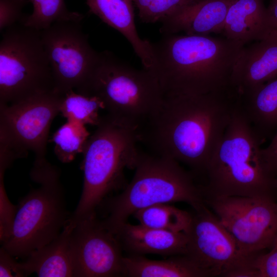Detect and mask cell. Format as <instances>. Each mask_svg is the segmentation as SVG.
<instances>
[{
    "instance_id": "obj_20",
    "label": "cell",
    "mask_w": 277,
    "mask_h": 277,
    "mask_svg": "<svg viewBox=\"0 0 277 277\" xmlns=\"http://www.w3.org/2000/svg\"><path fill=\"white\" fill-rule=\"evenodd\" d=\"M123 276L206 277L207 273L186 255H173L163 260H152L142 255L124 257Z\"/></svg>"
},
{
    "instance_id": "obj_6",
    "label": "cell",
    "mask_w": 277,
    "mask_h": 277,
    "mask_svg": "<svg viewBox=\"0 0 277 277\" xmlns=\"http://www.w3.org/2000/svg\"><path fill=\"white\" fill-rule=\"evenodd\" d=\"M77 92L99 98L107 114L137 130L165 97L150 70L134 68L108 51L99 52L89 78Z\"/></svg>"
},
{
    "instance_id": "obj_3",
    "label": "cell",
    "mask_w": 277,
    "mask_h": 277,
    "mask_svg": "<svg viewBox=\"0 0 277 277\" xmlns=\"http://www.w3.org/2000/svg\"><path fill=\"white\" fill-rule=\"evenodd\" d=\"M258 135L240 106L205 171L207 184L201 188L204 199L225 196L273 195L275 177L263 158Z\"/></svg>"
},
{
    "instance_id": "obj_15",
    "label": "cell",
    "mask_w": 277,
    "mask_h": 277,
    "mask_svg": "<svg viewBox=\"0 0 277 277\" xmlns=\"http://www.w3.org/2000/svg\"><path fill=\"white\" fill-rule=\"evenodd\" d=\"M234 0H198L161 21L164 35L221 33L228 10Z\"/></svg>"
},
{
    "instance_id": "obj_12",
    "label": "cell",
    "mask_w": 277,
    "mask_h": 277,
    "mask_svg": "<svg viewBox=\"0 0 277 277\" xmlns=\"http://www.w3.org/2000/svg\"><path fill=\"white\" fill-rule=\"evenodd\" d=\"M187 235L186 255L209 276H225L251 266L254 259L245 256L234 238L215 214L204 204L194 209Z\"/></svg>"
},
{
    "instance_id": "obj_2",
    "label": "cell",
    "mask_w": 277,
    "mask_h": 277,
    "mask_svg": "<svg viewBox=\"0 0 277 277\" xmlns=\"http://www.w3.org/2000/svg\"><path fill=\"white\" fill-rule=\"evenodd\" d=\"M152 44L150 70L165 96L193 95L227 89L243 46L226 37L164 35Z\"/></svg>"
},
{
    "instance_id": "obj_19",
    "label": "cell",
    "mask_w": 277,
    "mask_h": 277,
    "mask_svg": "<svg viewBox=\"0 0 277 277\" xmlns=\"http://www.w3.org/2000/svg\"><path fill=\"white\" fill-rule=\"evenodd\" d=\"M221 33L243 46L267 37L270 29L263 0H234Z\"/></svg>"
},
{
    "instance_id": "obj_18",
    "label": "cell",
    "mask_w": 277,
    "mask_h": 277,
    "mask_svg": "<svg viewBox=\"0 0 277 277\" xmlns=\"http://www.w3.org/2000/svg\"><path fill=\"white\" fill-rule=\"evenodd\" d=\"M89 11L104 23L120 32L130 43L143 68L154 64L152 44L139 35L135 23L132 0H86Z\"/></svg>"
},
{
    "instance_id": "obj_5",
    "label": "cell",
    "mask_w": 277,
    "mask_h": 277,
    "mask_svg": "<svg viewBox=\"0 0 277 277\" xmlns=\"http://www.w3.org/2000/svg\"><path fill=\"white\" fill-rule=\"evenodd\" d=\"M129 184L107 201V217L103 220L113 233L130 215L159 204L183 202L194 209L205 204L201 188L175 160L140 150Z\"/></svg>"
},
{
    "instance_id": "obj_23",
    "label": "cell",
    "mask_w": 277,
    "mask_h": 277,
    "mask_svg": "<svg viewBox=\"0 0 277 277\" xmlns=\"http://www.w3.org/2000/svg\"><path fill=\"white\" fill-rule=\"evenodd\" d=\"M100 109H104V104L96 96H88L73 90L62 94L60 113L67 121L96 126L101 120Z\"/></svg>"
},
{
    "instance_id": "obj_33",
    "label": "cell",
    "mask_w": 277,
    "mask_h": 277,
    "mask_svg": "<svg viewBox=\"0 0 277 277\" xmlns=\"http://www.w3.org/2000/svg\"><path fill=\"white\" fill-rule=\"evenodd\" d=\"M17 1L24 4V5L26 4L27 2H29L28 0H17Z\"/></svg>"
},
{
    "instance_id": "obj_32",
    "label": "cell",
    "mask_w": 277,
    "mask_h": 277,
    "mask_svg": "<svg viewBox=\"0 0 277 277\" xmlns=\"http://www.w3.org/2000/svg\"><path fill=\"white\" fill-rule=\"evenodd\" d=\"M274 191H277V176L275 177L274 182Z\"/></svg>"
},
{
    "instance_id": "obj_24",
    "label": "cell",
    "mask_w": 277,
    "mask_h": 277,
    "mask_svg": "<svg viewBox=\"0 0 277 277\" xmlns=\"http://www.w3.org/2000/svg\"><path fill=\"white\" fill-rule=\"evenodd\" d=\"M33 5L31 14L24 16L21 20L26 26L42 30L55 22L76 21L81 22L85 16L69 11L64 0H28Z\"/></svg>"
},
{
    "instance_id": "obj_13",
    "label": "cell",
    "mask_w": 277,
    "mask_h": 277,
    "mask_svg": "<svg viewBox=\"0 0 277 277\" xmlns=\"http://www.w3.org/2000/svg\"><path fill=\"white\" fill-rule=\"evenodd\" d=\"M73 223L75 277L123 276V249L116 235L96 214Z\"/></svg>"
},
{
    "instance_id": "obj_30",
    "label": "cell",
    "mask_w": 277,
    "mask_h": 277,
    "mask_svg": "<svg viewBox=\"0 0 277 277\" xmlns=\"http://www.w3.org/2000/svg\"><path fill=\"white\" fill-rule=\"evenodd\" d=\"M263 158L271 173L277 176V128L269 145L262 149Z\"/></svg>"
},
{
    "instance_id": "obj_4",
    "label": "cell",
    "mask_w": 277,
    "mask_h": 277,
    "mask_svg": "<svg viewBox=\"0 0 277 277\" xmlns=\"http://www.w3.org/2000/svg\"><path fill=\"white\" fill-rule=\"evenodd\" d=\"M137 130L107 114L88 138L83 152L84 180L73 220L96 214L110 193L123 186L124 170L133 169L140 149Z\"/></svg>"
},
{
    "instance_id": "obj_22",
    "label": "cell",
    "mask_w": 277,
    "mask_h": 277,
    "mask_svg": "<svg viewBox=\"0 0 277 277\" xmlns=\"http://www.w3.org/2000/svg\"><path fill=\"white\" fill-rule=\"evenodd\" d=\"M133 215L140 224L153 228L186 232L192 214L169 204H159L141 209Z\"/></svg>"
},
{
    "instance_id": "obj_1",
    "label": "cell",
    "mask_w": 277,
    "mask_h": 277,
    "mask_svg": "<svg viewBox=\"0 0 277 277\" xmlns=\"http://www.w3.org/2000/svg\"><path fill=\"white\" fill-rule=\"evenodd\" d=\"M239 100L232 87L199 95L165 96L138 130L139 142L151 153L204 173Z\"/></svg>"
},
{
    "instance_id": "obj_11",
    "label": "cell",
    "mask_w": 277,
    "mask_h": 277,
    "mask_svg": "<svg viewBox=\"0 0 277 277\" xmlns=\"http://www.w3.org/2000/svg\"><path fill=\"white\" fill-rule=\"evenodd\" d=\"M54 82V92H79L89 78L99 56L90 45L81 22H55L41 30Z\"/></svg>"
},
{
    "instance_id": "obj_25",
    "label": "cell",
    "mask_w": 277,
    "mask_h": 277,
    "mask_svg": "<svg viewBox=\"0 0 277 277\" xmlns=\"http://www.w3.org/2000/svg\"><path fill=\"white\" fill-rule=\"evenodd\" d=\"M90 135L86 125L67 121L52 137L55 155L62 163L71 162L77 154L83 153Z\"/></svg>"
},
{
    "instance_id": "obj_7",
    "label": "cell",
    "mask_w": 277,
    "mask_h": 277,
    "mask_svg": "<svg viewBox=\"0 0 277 277\" xmlns=\"http://www.w3.org/2000/svg\"><path fill=\"white\" fill-rule=\"evenodd\" d=\"M30 176L39 186L19 201L10 234L2 243V247L14 257L26 258L51 242L70 216L55 167L47 161L34 164Z\"/></svg>"
},
{
    "instance_id": "obj_10",
    "label": "cell",
    "mask_w": 277,
    "mask_h": 277,
    "mask_svg": "<svg viewBox=\"0 0 277 277\" xmlns=\"http://www.w3.org/2000/svg\"><path fill=\"white\" fill-rule=\"evenodd\" d=\"M62 97V94L51 92L13 104H0V142L18 159L31 151L35 156L34 163L47 161L50 128L60 113Z\"/></svg>"
},
{
    "instance_id": "obj_17",
    "label": "cell",
    "mask_w": 277,
    "mask_h": 277,
    "mask_svg": "<svg viewBox=\"0 0 277 277\" xmlns=\"http://www.w3.org/2000/svg\"><path fill=\"white\" fill-rule=\"evenodd\" d=\"M72 228L69 217L56 238L32 251L25 261L19 263L24 276L35 273L39 277H75Z\"/></svg>"
},
{
    "instance_id": "obj_29",
    "label": "cell",
    "mask_w": 277,
    "mask_h": 277,
    "mask_svg": "<svg viewBox=\"0 0 277 277\" xmlns=\"http://www.w3.org/2000/svg\"><path fill=\"white\" fill-rule=\"evenodd\" d=\"M14 256L6 251L3 247L0 249V276H24Z\"/></svg>"
},
{
    "instance_id": "obj_14",
    "label": "cell",
    "mask_w": 277,
    "mask_h": 277,
    "mask_svg": "<svg viewBox=\"0 0 277 277\" xmlns=\"http://www.w3.org/2000/svg\"><path fill=\"white\" fill-rule=\"evenodd\" d=\"M277 77V34H270L241 50L234 65L231 85L240 95Z\"/></svg>"
},
{
    "instance_id": "obj_31",
    "label": "cell",
    "mask_w": 277,
    "mask_h": 277,
    "mask_svg": "<svg viewBox=\"0 0 277 277\" xmlns=\"http://www.w3.org/2000/svg\"><path fill=\"white\" fill-rule=\"evenodd\" d=\"M267 11L270 34H277V0L270 1Z\"/></svg>"
},
{
    "instance_id": "obj_21",
    "label": "cell",
    "mask_w": 277,
    "mask_h": 277,
    "mask_svg": "<svg viewBox=\"0 0 277 277\" xmlns=\"http://www.w3.org/2000/svg\"><path fill=\"white\" fill-rule=\"evenodd\" d=\"M240 97L243 112L262 140L277 128V77Z\"/></svg>"
},
{
    "instance_id": "obj_26",
    "label": "cell",
    "mask_w": 277,
    "mask_h": 277,
    "mask_svg": "<svg viewBox=\"0 0 277 277\" xmlns=\"http://www.w3.org/2000/svg\"><path fill=\"white\" fill-rule=\"evenodd\" d=\"M142 22H161L198 0H132Z\"/></svg>"
},
{
    "instance_id": "obj_9",
    "label": "cell",
    "mask_w": 277,
    "mask_h": 277,
    "mask_svg": "<svg viewBox=\"0 0 277 277\" xmlns=\"http://www.w3.org/2000/svg\"><path fill=\"white\" fill-rule=\"evenodd\" d=\"M273 195L204 199L241 253L254 259L277 242V202Z\"/></svg>"
},
{
    "instance_id": "obj_8",
    "label": "cell",
    "mask_w": 277,
    "mask_h": 277,
    "mask_svg": "<svg viewBox=\"0 0 277 277\" xmlns=\"http://www.w3.org/2000/svg\"><path fill=\"white\" fill-rule=\"evenodd\" d=\"M41 31L23 22L5 29L0 43V104L54 92Z\"/></svg>"
},
{
    "instance_id": "obj_27",
    "label": "cell",
    "mask_w": 277,
    "mask_h": 277,
    "mask_svg": "<svg viewBox=\"0 0 277 277\" xmlns=\"http://www.w3.org/2000/svg\"><path fill=\"white\" fill-rule=\"evenodd\" d=\"M256 277H277V242L266 253H262L253 260Z\"/></svg>"
},
{
    "instance_id": "obj_28",
    "label": "cell",
    "mask_w": 277,
    "mask_h": 277,
    "mask_svg": "<svg viewBox=\"0 0 277 277\" xmlns=\"http://www.w3.org/2000/svg\"><path fill=\"white\" fill-rule=\"evenodd\" d=\"M24 6L17 0H0L1 31L21 21Z\"/></svg>"
},
{
    "instance_id": "obj_16",
    "label": "cell",
    "mask_w": 277,
    "mask_h": 277,
    "mask_svg": "<svg viewBox=\"0 0 277 277\" xmlns=\"http://www.w3.org/2000/svg\"><path fill=\"white\" fill-rule=\"evenodd\" d=\"M123 250L131 255L155 254L162 255H185L187 235L125 222L114 232Z\"/></svg>"
}]
</instances>
